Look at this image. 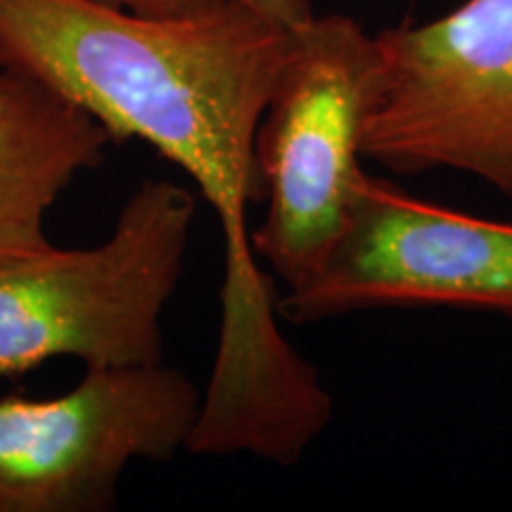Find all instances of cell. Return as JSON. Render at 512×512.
<instances>
[{"mask_svg":"<svg viewBox=\"0 0 512 512\" xmlns=\"http://www.w3.org/2000/svg\"><path fill=\"white\" fill-rule=\"evenodd\" d=\"M292 29L245 5L143 17L100 0H0V60L176 164L223 238L221 328L185 451L290 467L332 420L320 373L280 328L247 228L264 202L254 140Z\"/></svg>","mask_w":512,"mask_h":512,"instance_id":"1","label":"cell"},{"mask_svg":"<svg viewBox=\"0 0 512 512\" xmlns=\"http://www.w3.org/2000/svg\"><path fill=\"white\" fill-rule=\"evenodd\" d=\"M195 216V192L147 178L100 245L53 247L0 264V377L53 358L86 368L162 363V316L181 280Z\"/></svg>","mask_w":512,"mask_h":512,"instance_id":"2","label":"cell"},{"mask_svg":"<svg viewBox=\"0 0 512 512\" xmlns=\"http://www.w3.org/2000/svg\"><path fill=\"white\" fill-rule=\"evenodd\" d=\"M380 50L356 19L313 15L290 50L256 128L266 216L252 247L287 290L309 280L347 228L363 171V133Z\"/></svg>","mask_w":512,"mask_h":512,"instance_id":"3","label":"cell"},{"mask_svg":"<svg viewBox=\"0 0 512 512\" xmlns=\"http://www.w3.org/2000/svg\"><path fill=\"white\" fill-rule=\"evenodd\" d=\"M375 43L363 159L403 176L463 171L512 197V0H465Z\"/></svg>","mask_w":512,"mask_h":512,"instance_id":"4","label":"cell"},{"mask_svg":"<svg viewBox=\"0 0 512 512\" xmlns=\"http://www.w3.org/2000/svg\"><path fill=\"white\" fill-rule=\"evenodd\" d=\"M202 406L166 363L86 368L55 399H0V512H107L136 460L185 451Z\"/></svg>","mask_w":512,"mask_h":512,"instance_id":"5","label":"cell"},{"mask_svg":"<svg viewBox=\"0 0 512 512\" xmlns=\"http://www.w3.org/2000/svg\"><path fill=\"white\" fill-rule=\"evenodd\" d=\"M489 311L512 318V223L425 202L363 174L347 228L278 316L309 325L377 309Z\"/></svg>","mask_w":512,"mask_h":512,"instance_id":"6","label":"cell"},{"mask_svg":"<svg viewBox=\"0 0 512 512\" xmlns=\"http://www.w3.org/2000/svg\"><path fill=\"white\" fill-rule=\"evenodd\" d=\"M112 133L62 93L0 64V264L53 249L46 216L74 178L102 162Z\"/></svg>","mask_w":512,"mask_h":512,"instance_id":"7","label":"cell"},{"mask_svg":"<svg viewBox=\"0 0 512 512\" xmlns=\"http://www.w3.org/2000/svg\"><path fill=\"white\" fill-rule=\"evenodd\" d=\"M100 3L143 17H185L226 8V5H245V8L261 12V15L271 17L290 29L309 22L316 15L311 8V0H100Z\"/></svg>","mask_w":512,"mask_h":512,"instance_id":"8","label":"cell"},{"mask_svg":"<svg viewBox=\"0 0 512 512\" xmlns=\"http://www.w3.org/2000/svg\"><path fill=\"white\" fill-rule=\"evenodd\" d=\"M0 64H3V60H0Z\"/></svg>","mask_w":512,"mask_h":512,"instance_id":"9","label":"cell"}]
</instances>
